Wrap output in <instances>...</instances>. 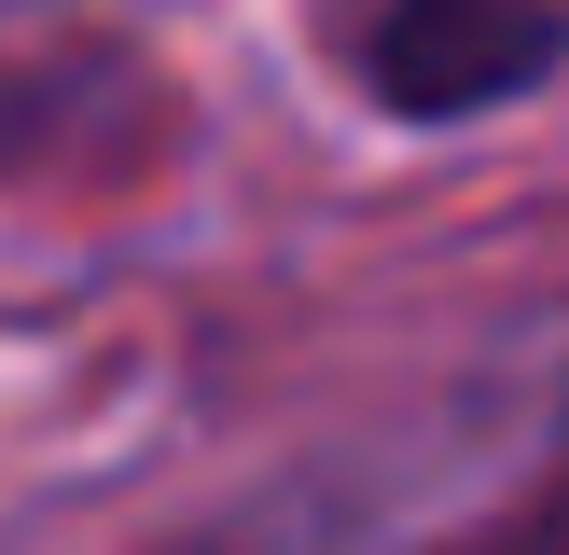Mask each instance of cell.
Wrapping results in <instances>:
<instances>
[{
	"mask_svg": "<svg viewBox=\"0 0 569 555\" xmlns=\"http://www.w3.org/2000/svg\"><path fill=\"white\" fill-rule=\"evenodd\" d=\"M306 42L376 125L459 139L569 83V0H306Z\"/></svg>",
	"mask_w": 569,
	"mask_h": 555,
	"instance_id": "obj_2",
	"label": "cell"
},
{
	"mask_svg": "<svg viewBox=\"0 0 569 555\" xmlns=\"http://www.w3.org/2000/svg\"><path fill=\"white\" fill-rule=\"evenodd\" d=\"M417 555H569V472H542V486H515V500H487L472 527H445V542H417Z\"/></svg>",
	"mask_w": 569,
	"mask_h": 555,
	"instance_id": "obj_4",
	"label": "cell"
},
{
	"mask_svg": "<svg viewBox=\"0 0 569 555\" xmlns=\"http://www.w3.org/2000/svg\"><path fill=\"white\" fill-rule=\"evenodd\" d=\"M194 98L98 0H0V194H126L167 181Z\"/></svg>",
	"mask_w": 569,
	"mask_h": 555,
	"instance_id": "obj_1",
	"label": "cell"
},
{
	"mask_svg": "<svg viewBox=\"0 0 569 555\" xmlns=\"http://www.w3.org/2000/svg\"><path fill=\"white\" fill-rule=\"evenodd\" d=\"M445 444H459V416H389V431H348V444H320V458H292V472H264V486L181 514L167 542H139V555H361L389 514H403V486L445 458Z\"/></svg>",
	"mask_w": 569,
	"mask_h": 555,
	"instance_id": "obj_3",
	"label": "cell"
}]
</instances>
